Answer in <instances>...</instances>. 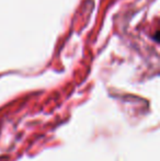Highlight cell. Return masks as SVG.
Masks as SVG:
<instances>
[{
	"label": "cell",
	"instance_id": "cell-1",
	"mask_svg": "<svg viewBox=\"0 0 160 161\" xmlns=\"http://www.w3.org/2000/svg\"><path fill=\"white\" fill-rule=\"evenodd\" d=\"M159 34H160V32L158 30L156 31V34H155V36H154V38H155V42L156 43H159Z\"/></svg>",
	"mask_w": 160,
	"mask_h": 161
}]
</instances>
